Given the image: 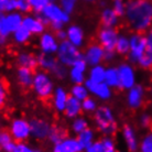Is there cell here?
Returning a JSON list of instances; mask_svg holds the SVG:
<instances>
[{
	"label": "cell",
	"mask_w": 152,
	"mask_h": 152,
	"mask_svg": "<svg viewBox=\"0 0 152 152\" xmlns=\"http://www.w3.org/2000/svg\"><path fill=\"white\" fill-rule=\"evenodd\" d=\"M100 6H102L103 8L106 7V1H104V0H102V1H100Z\"/></svg>",
	"instance_id": "9f6ffc18"
},
{
	"label": "cell",
	"mask_w": 152,
	"mask_h": 152,
	"mask_svg": "<svg viewBox=\"0 0 152 152\" xmlns=\"http://www.w3.org/2000/svg\"><path fill=\"white\" fill-rule=\"evenodd\" d=\"M7 100V87L2 80H0V107H2Z\"/></svg>",
	"instance_id": "c3c4849f"
},
{
	"label": "cell",
	"mask_w": 152,
	"mask_h": 152,
	"mask_svg": "<svg viewBox=\"0 0 152 152\" xmlns=\"http://www.w3.org/2000/svg\"><path fill=\"white\" fill-rule=\"evenodd\" d=\"M34 77V71L27 67H19L17 69V80L20 86L24 88H29L32 86Z\"/></svg>",
	"instance_id": "d4e9b609"
},
{
	"label": "cell",
	"mask_w": 152,
	"mask_h": 152,
	"mask_svg": "<svg viewBox=\"0 0 152 152\" xmlns=\"http://www.w3.org/2000/svg\"><path fill=\"white\" fill-rule=\"evenodd\" d=\"M117 52L115 50H105V57L104 61L107 63H113L117 58Z\"/></svg>",
	"instance_id": "681fc988"
},
{
	"label": "cell",
	"mask_w": 152,
	"mask_h": 152,
	"mask_svg": "<svg viewBox=\"0 0 152 152\" xmlns=\"http://www.w3.org/2000/svg\"><path fill=\"white\" fill-rule=\"evenodd\" d=\"M115 51L117 52L118 55L127 56L130 51V39L129 35L127 34H119L116 42Z\"/></svg>",
	"instance_id": "f1b7e54d"
},
{
	"label": "cell",
	"mask_w": 152,
	"mask_h": 152,
	"mask_svg": "<svg viewBox=\"0 0 152 152\" xmlns=\"http://www.w3.org/2000/svg\"><path fill=\"white\" fill-rule=\"evenodd\" d=\"M0 152H1V148H0Z\"/></svg>",
	"instance_id": "6125c7cd"
},
{
	"label": "cell",
	"mask_w": 152,
	"mask_h": 152,
	"mask_svg": "<svg viewBox=\"0 0 152 152\" xmlns=\"http://www.w3.org/2000/svg\"><path fill=\"white\" fill-rule=\"evenodd\" d=\"M84 149L75 137H66L53 145L52 152H83Z\"/></svg>",
	"instance_id": "ffe728a7"
},
{
	"label": "cell",
	"mask_w": 152,
	"mask_h": 152,
	"mask_svg": "<svg viewBox=\"0 0 152 152\" xmlns=\"http://www.w3.org/2000/svg\"><path fill=\"white\" fill-rule=\"evenodd\" d=\"M136 65H138L142 69H152V50L148 48V50L142 54L139 61Z\"/></svg>",
	"instance_id": "74e56055"
},
{
	"label": "cell",
	"mask_w": 152,
	"mask_h": 152,
	"mask_svg": "<svg viewBox=\"0 0 152 152\" xmlns=\"http://www.w3.org/2000/svg\"><path fill=\"white\" fill-rule=\"evenodd\" d=\"M12 152H42L40 149L34 148L32 145H28L26 142H17L15 149Z\"/></svg>",
	"instance_id": "ee69618b"
},
{
	"label": "cell",
	"mask_w": 152,
	"mask_h": 152,
	"mask_svg": "<svg viewBox=\"0 0 152 152\" xmlns=\"http://www.w3.org/2000/svg\"><path fill=\"white\" fill-rule=\"evenodd\" d=\"M145 40H147V44L150 50H152V27L145 32Z\"/></svg>",
	"instance_id": "f5cc1de1"
},
{
	"label": "cell",
	"mask_w": 152,
	"mask_h": 152,
	"mask_svg": "<svg viewBox=\"0 0 152 152\" xmlns=\"http://www.w3.org/2000/svg\"><path fill=\"white\" fill-rule=\"evenodd\" d=\"M69 98V91H66L64 87H62V86L55 87L53 94L51 96V103H52L54 110L60 113V114L64 113Z\"/></svg>",
	"instance_id": "d6986e66"
},
{
	"label": "cell",
	"mask_w": 152,
	"mask_h": 152,
	"mask_svg": "<svg viewBox=\"0 0 152 152\" xmlns=\"http://www.w3.org/2000/svg\"><path fill=\"white\" fill-rule=\"evenodd\" d=\"M50 74L53 76L54 78H56V80H65V78L69 76V67L61 64V63L58 62Z\"/></svg>",
	"instance_id": "f35d334b"
},
{
	"label": "cell",
	"mask_w": 152,
	"mask_h": 152,
	"mask_svg": "<svg viewBox=\"0 0 152 152\" xmlns=\"http://www.w3.org/2000/svg\"><path fill=\"white\" fill-rule=\"evenodd\" d=\"M100 141V150L99 152H117L116 141L113 136H104Z\"/></svg>",
	"instance_id": "d590c367"
},
{
	"label": "cell",
	"mask_w": 152,
	"mask_h": 152,
	"mask_svg": "<svg viewBox=\"0 0 152 152\" xmlns=\"http://www.w3.org/2000/svg\"><path fill=\"white\" fill-rule=\"evenodd\" d=\"M31 6V10L35 13H41V11L46 7V4H49L48 0H29Z\"/></svg>",
	"instance_id": "f6af8a7d"
},
{
	"label": "cell",
	"mask_w": 152,
	"mask_h": 152,
	"mask_svg": "<svg viewBox=\"0 0 152 152\" xmlns=\"http://www.w3.org/2000/svg\"><path fill=\"white\" fill-rule=\"evenodd\" d=\"M88 67L89 66L82 58L78 62H76L74 65H72L71 67H69V76L67 77L73 84H84L85 80H87L86 73H87Z\"/></svg>",
	"instance_id": "e0dca14e"
},
{
	"label": "cell",
	"mask_w": 152,
	"mask_h": 152,
	"mask_svg": "<svg viewBox=\"0 0 152 152\" xmlns=\"http://www.w3.org/2000/svg\"><path fill=\"white\" fill-rule=\"evenodd\" d=\"M77 140L80 141V145L83 147V149L87 148L88 145H91L93 142L96 141V132L94 129H91L88 127L87 129H85L80 133L77 134Z\"/></svg>",
	"instance_id": "4dcf8cb0"
},
{
	"label": "cell",
	"mask_w": 152,
	"mask_h": 152,
	"mask_svg": "<svg viewBox=\"0 0 152 152\" xmlns=\"http://www.w3.org/2000/svg\"><path fill=\"white\" fill-rule=\"evenodd\" d=\"M126 100H127V105H128L130 109H132V110L140 109L141 107L143 106L145 100V87L140 84L134 85L133 87L130 88L129 91H127Z\"/></svg>",
	"instance_id": "7c38bea8"
},
{
	"label": "cell",
	"mask_w": 152,
	"mask_h": 152,
	"mask_svg": "<svg viewBox=\"0 0 152 152\" xmlns=\"http://www.w3.org/2000/svg\"><path fill=\"white\" fill-rule=\"evenodd\" d=\"M150 93H151V95H152V84H151V86H150Z\"/></svg>",
	"instance_id": "91938a15"
},
{
	"label": "cell",
	"mask_w": 152,
	"mask_h": 152,
	"mask_svg": "<svg viewBox=\"0 0 152 152\" xmlns=\"http://www.w3.org/2000/svg\"><path fill=\"white\" fill-rule=\"evenodd\" d=\"M139 152H152V130L145 133L140 139Z\"/></svg>",
	"instance_id": "8d00e7d4"
},
{
	"label": "cell",
	"mask_w": 152,
	"mask_h": 152,
	"mask_svg": "<svg viewBox=\"0 0 152 152\" xmlns=\"http://www.w3.org/2000/svg\"><path fill=\"white\" fill-rule=\"evenodd\" d=\"M9 132L15 142H26L31 137L30 121L23 118H15L9 126Z\"/></svg>",
	"instance_id": "ba28073f"
},
{
	"label": "cell",
	"mask_w": 152,
	"mask_h": 152,
	"mask_svg": "<svg viewBox=\"0 0 152 152\" xmlns=\"http://www.w3.org/2000/svg\"><path fill=\"white\" fill-rule=\"evenodd\" d=\"M83 111V108H82V102L78 100V99L74 98L72 96H69V100H67V104H66V107H65V117L67 119H71L73 120L74 118L80 116Z\"/></svg>",
	"instance_id": "cb8c5ba5"
},
{
	"label": "cell",
	"mask_w": 152,
	"mask_h": 152,
	"mask_svg": "<svg viewBox=\"0 0 152 152\" xmlns=\"http://www.w3.org/2000/svg\"><path fill=\"white\" fill-rule=\"evenodd\" d=\"M77 2L78 0H58V4L69 15L75 10Z\"/></svg>",
	"instance_id": "bcb514c9"
},
{
	"label": "cell",
	"mask_w": 152,
	"mask_h": 152,
	"mask_svg": "<svg viewBox=\"0 0 152 152\" xmlns=\"http://www.w3.org/2000/svg\"><path fill=\"white\" fill-rule=\"evenodd\" d=\"M118 37H119V33L116 28L103 27L98 31L97 40L99 44L105 50H115Z\"/></svg>",
	"instance_id": "9a60e30c"
},
{
	"label": "cell",
	"mask_w": 152,
	"mask_h": 152,
	"mask_svg": "<svg viewBox=\"0 0 152 152\" xmlns=\"http://www.w3.org/2000/svg\"><path fill=\"white\" fill-rule=\"evenodd\" d=\"M0 11L4 13L17 11V0H0Z\"/></svg>",
	"instance_id": "60d3db41"
},
{
	"label": "cell",
	"mask_w": 152,
	"mask_h": 152,
	"mask_svg": "<svg viewBox=\"0 0 152 152\" xmlns=\"http://www.w3.org/2000/svg\"><path fill=\"white\" fill-rule=\"evenodd\" d=\"M60 45V41L56 38L55 33L45 31L41 35H39L38 46L40 50V53L55 55Z\"/></svg>",
	"instance_id": "9c48e42d"
},
{
	"label": "cell",
	"mask_w": 152,
	"mask_h": 152,
	"mask_svg": "<svg viewBox=\"0 0 152 152\" xmlns=\"http://www.w3.org/2000/svg\"><path fill=\"white\" fill-rule=\"evenodd\" d=\"M17 64L19 67H27L34 71L38 67V57L31 52L22 51L17 55Z\"/></svg>",
	"instance_id": "603a6c76"
},
{
	"label": "cell",
	"mask_w": 152,
	"mask_h": 152,
	"mask_svg": "<svg viewBox=\"0 0 152 152\" xmlns=\"http://www.w3.org/2000/svg\"><path fill=\"white\" fill-rule=\"evenodd\" d=\"M105 73H106V67L103 64L91 66L87 71V78L96 83H102L105 80Z\"/></svg>",
	"instance_id": "f546056e"
},
{
	"label": "cell",
	"mask_w": 152,
	"mask_h": 152,
	"mask_svg": "<svg viewBox=\"0 0 152 152\" xmlns=\"http://www.w3.org/2000/svg\"><path fill=\"white\" fill-rule=\"evenodd\" d=\"M119 80H120V89L129 91L130 88L137 85V72L133 64L130 62L120 63L118 65Z\"/></svg>",
	"instance_id": "52a82bcc"
},
{
	"label": "cell",
	"mask_w": 152,
	"mask_h": 152,
	"mask_svg": "<svg viewBox=\"0 0 152 152\" xmlns=\"http://www.w3.org/2000/svg\"><path fill=\"white\" fill-rule=\"evenodd\" d=\"M84 1H86V2H93V1H95V0H84Z\"/></svg>",
	"instance_id": "680465c9"
},
{
	"label": "cell",
	"mask_w": 152,
	"mask_h": 152,
	"mask_svg": "<svg viewBox=\"0 0 152 152\" xmlns=\"http://www.w3.org/2000/svg\"><path fill=\"white\" fill-rule=\"evenodd\" d=\"M38 57V66L41 69L45 71V72L51 73L52 69L55 67V65L58 63L56 56L54 55H50V54H44L40 53L39 55H37Z\"/></svg>",
	"instance_id": "484cf974"
},
{
	"label": "cell",
	"mask_w": 152,
	"mask_h": 152,
	"mask_svg": "<svg viewBox=\"0 0 152 152\" xmlns=\"http://www.w3.org/2000/svg\"><path fill=\"white\" fill-rule=\"evenodd\" d=\"M48 1H49V2H57L58 0H48Z\"/></svg>",
	"instance_id": "6f0895ef"
},
{
	"label": "cell",
	"mask_w": 152,
	"mask_h": 152,
	"mask_svg": "<svg viewBox=\"0 0 152 152\" xmlns=\"http://www.w3.org/2000/svg\"><path fill=\"white\" fill-rule=\"evenodd\" d=\"M99 150H100V141L96 140L91 145H88L87 148L84 149L83 152H99Z\"/></svg>",
	"instance_id": "f907efd6"
},
{
	"label": "cell",
	"mask_w": 152,
	"mask_h": 152,
	"mask_svg": "<svg viewBox=\"0 0 152 152\" xmlns=\"http://www.w3.org/2000/svg\"><path fill=\"white\" fill-rule=\"evenodd\" d=\"M39 15L45 24H50L54 32L64 29V26L71 20V15L56 2H49L41 13H39Z\"/></svg>",
	"instance_id": "7a4b0ae2"
},
{
	"label": "cell",
	"mask_w": 152,
	"mask_h": 152,
	"mask_svg": "<svg viewBox=\"0 0 152 152\" xmlns=\"http://www.w3.org/2000/svg\"><path fill=\"white\" fill-rule=\"evenodd\" d=\"M66 34L67 38L66 40L71 42L73 45L77 46V48H82L85 43V33L82 27L77 26V24H71L66 28Z\"/></svg>",
	"instance_id": "44dd1931"
},
{
	"label": "cell",
	"mask_w": 152,
	"mask_h": 152,
	"mask_svg": "<svg viewBox=\"0 0 152 152\" xmlns=\"http://www.w3.org/2000/svg\"><path fill=\"white\" fill-rule=\"evenodd\" d=\"M139 126L143 129H149L152 127V116L149 113H142L138 118Z\"/></svg>",
	"instance_id": "7bdbcfd3"
},
{
	"label": "cell",
	"mask_w": 152,
	"mask_h": 152,
	"mask_svg": "<svg viewBox=\"0 0 152 152\" xmlns=\"http://www.w3.org/2000/svg\"><path fill=\"white\" fill-rule=\"evenodd\" d=\"M104 82L110 88H120V80H119V73L118 69L115 66H108L106 67L105 73V80Z\"/></svg>",
	"instance_id": "4316f807"
},
{
	"label": "cell",
	"mask_w": 152,
	"mask_h": 152,
	"mask_svg": "<svg viewBox=\"0 0 152 152\" xmlns=\"http://www.w3.org/2000/svg\"><path fill=\"white\" fill-rule=\"evenodd\" d=\"M17 11L22 15H28L30 11H32L29 0H17Z\"/></svg>",
	"instance_id": "7dc6e473"
},
{
	"label": "cell",
	"mask_w": 152,
	"mask_h": 152,
	"mask_svg": "<svg viewBox=\"0 0 152 152\" xmlns=\"http://www.w3.org/2000/svg\"><path fill=\"white\" fill-rule=\"evenodd\" d=\"M31 137L37 140L48 139L50 131L52 129V125L46 119L43 118H33L30 121Z\"/></svg>",
	"instance_id": "4fadbf2b"
},
{
	"label": "cell",
	"mask_w": 152,
	"mask_h": 152,
	"mask_svg": "<svg viewBox=\"0 0 152 152\" xmlns=\"http://www.w3.org/2000/svg\"><path fill=\"white\" fill-rule=\"evenodd\" d=\"M23 21V15L20 13L19 11H13L6 13L2 29L0 31V34L6 35L9 38V35H11L15 30H18L22 26Z\"/></svg>",
	"instance_id": "5bb4252c"
},
{
	"label": "cell",
	"mask_w": 152,
	"mask_h": 152,
	"mask_svg": "<svg viewBox=\"0 0 152 152\" xmlns=\"http://www.w3.org/2000/svg\"><path fill=\"white\" fill-rule=\"evenodd\" d=\"M105 57V49L97 43H91L85 49L83 53V60L86 62V64L91 66L102 64Z\"/></svg>",
	"instance_id": "8fae6325"
},
{
	"label": "cell",
	"mask_w": 152,
	"mask_h": 152,
	"mask_svg": "<svg viewBox=\"0 0 152 152\" xmlns=\"http://www.w3.org/2000/svg\"><path fill=\"white\" fill-rule=\"evenodd\" d=\"M94 122L97 130L104 136H113L117 132L118 124L114 111L107 105H100L94 113Z\"/></svg>",
	"instance_id": "3957f363"
},
{
	"label": "cell",
	"mask_w": 152,
	"mask_h": 152,
	"mask_svg": "<svg viewBox=\"0 0 152 152\" xmlns=\"http://www.w3.org/2000/svg\"><path fill=\"white\" fill-rule=\"evenodd\" d=\"M121 137L124 140L126 148L129 152L139 151V138H138L137 131L134 130L132 126L126 125L121 130Z\"/></svg>",
	"instance_id": "ac0fdd59"
},
{
	"label": "cell",
	"mask_w": 152,
	"mask_h": 152,
	"mask_svg": "<svg viewBox=\"0 0 152 152\" xmlns=\"http://www.w3.org/2000/svg\"><path fill=\"white\" fill-rule=\"evenodd\" d=\"M88 127H89V121L87 118L83 117V116L74 118L71 124V130L74 134H78L85 129H87Z\"/></svg>",
	"instance_id": "e575fe53"
},
{
	"label": "cell",
	"mask_w": 152,
	"mask_h": 152,
	"mask_svg": "<svg viewBox=\"0 0 152 152\" xmlns=\"http://www.w3.org/2000/svg\"><path fill=\"white\" fill-rule=\"evenodd\" d=\"M8 42V37L0 34V48H4Z\"/></svg>",
	"instance_id": "db71d44e"
},
{
	"label": "cell",
	"mask_w": 152,
	"mask_h": 152,
	"mask_svg": "<svg viewBox=\"0 0 152 152\" xmlns=\"http://www.w3.org/2000/svg\"><path fill=\"white\" fill-rule=\"evenodd\" d=\"M22 26L32 35H41L45 32L46 24L39 15H23Z\"/></svg>",
	"instance_id": "2e32d148"
},
{
	"label": "cell",
	"mask_w": 152,
	"mask_h": 152,
	"mask_svg": "<svg viewBox=\"0 0 152 152\" xmlns=\"http://www.w3.org/2000/svg\"><path fill=\"white\" fill-rule=\"evenodd\" d=\"M66 137H67V131H66L65 128H63L61 126H52V129L50 131L48 139L53 145H56V143L61 142Z\"/></svg>",
	"instance_id": "836d02e7"
},
{
	"label": "cell",
	"mask_w": 152,
	"mask_h": 152,
	"mask_svg": "<svg viewBox=\"0 0 152 152\" xmlns=\"http://www.w3.org/2000/svg\"><path fill=\"white\" fill-rule=\"evenodd\" d=\"M120 18L111 7H105L100 12V22L103 27L117 28L120 23Z\"/></svg>",
	"instance_id": "7402d4cb"
},
{
	"label": "cell",
	"mask_w": 152,
	"mask_h": 152,
	"mask_svg": "<svg viewBox=\"0 0 152 152\" xmlns=\"http://www.w3.org/2000/svg\"><path fill=\"white\" fill-rule=\"evenodd\" d=\"M17 142L13 140L11 133L7 130H0V148L4 152H12Z\"/></svg>",
	"instance_id": "83f0119b"
},
{
	"label": "cell",
	"mask_w": 152,
	"mask_h": 152,
	"mask_svg": "<svg viewBox=\"0 0 152 152\" xmlns=\"http://www.w3.org/2000/svg\"><path fill=\"white\" fill-rule=\"evenodd\" d=\"M127 7V1L126 0H113L111 1V8L114 9L116 13L119 17H124Z\"/></svg>",
	"instance_id": "b9f144b4"
},
{
	"label": "cell",
	"mask_w": 152,
	"mask_h": 152,
	"mask_svg": "<svg viewBox=\"0 0 152 152\" xmlns=\"http://www.w3.org/2000/svg\"><path fill=\"white\" fill-rule=\"evenodd\" d=\"M85 85L87 87L89 94H91L94 98H97L98 100H102V102H107L113 96V88H110L108 85H107L105 82H102V83H96V82H93L91 80H85Z\"/></svg>",
	"instance_id": "30bf717a"
},
{
	"label": "cell",
	"mask_w": 152,
	"mask_h": 152,
	"mask_svg": "<svg viewBox=\"0 0 152 152\" xmlns=\"http://www.w3.org/2000/svg\"><path fill=\"white\" fill-rule=\"evenodd\" d=\"M89 91L85 84H73V86L69 89V96L83 102L84 99L89 97Z\"/></svg>",
	"instance_id": "1f68e13d"
},
{
	"label": "cell",
	"mask_w": 152,
	"mask_h": 152,
	"mask_svg": "<svg viewBox=\"0 0 152 152\" xmlns=\"http://www.w3.org/2000/svg\"><path fill=\"white\" fill-rule=\"evenodd\" d=\"M55 35H56V38L58 39V41L62 42V41H65L66 38H67V34H66V29H62V30H58L55 32Z\"/></svg>",
	"instance_id": "816d5d0a"
},
{
	"label": "cell",
	"mask_w": 152,
	"mask_h": 152,
	"mask_svg": "<svg viewBox=\"0 0 152 152\" xmlns=\"http://www.w3.org/2000/svg\"><path fill=\"white\" fill-rule=\"evenodd\" d=\"M31 88L40 99L46 100V99L51 98V96L55 89L53 76L49 72H45L43 69L34 72V77H33Z\"/></svg>",
	"instance_id": "277c9868"
},
{
	"label": "cell",
	"mask_w": 152,
	"mask_h": 152,
	"mask_svg": "<svg viewBox=\"0 0 152 152\" xmlns=\"http://www.w3.org/2000/svg\"><path fill=\"white\" fill-rule=\"evenodd\" d=\"M130 39V51L127 57L128 61L131 64H137L139 58L142 56V54L148 50V44L145 40V35L143 33L133 32L129 35Z\"/></svg>",
	"instance_id": "8992f818"
},
{
	"label": "cell",
	"mask_w": 152,
	"mask_h": 152,
	"mask_svg": "<svg viewBox=\"0 0 152 152\" xmlns=\"http://www.w3.org/2000/svg\"><path fill=\"white\" fill-rule=\"evenodd\" d=\"M117 152H125V151H118V150H117Z\"/></svg>",
	"instance_id": "94428289"
},
{
	"label": "cell",
	"mask_w": 152,
	"mask_h": 152,
	"mask_svg": "<svg viewBox=\"0 0 152 152\" xmlns=\"http://www.w3.org/2000/svg\"><path fill=\"white\" fill-rule=\"evenodd\" d=\"M4 17H6V13L0 11V31H1V29H2V26H4Z\"/></svg>",
	"instance_id": "11a10c76"
},
{
	"label": "cell",
	"mask_w": 152,
	"mask_h": 152,
	"mask_svg": "<svg viewBox=\"0 0 152 152\" xmlns=\"http://www.w3.org/2000/svg\"><path fill=\"white\" fill-rule=\"evenodd\" d=\"M11 35L13 42L15 44H19V45L27 44L28 42L31 40V37H32V34L23 26H21L18 30H15Z\"/></svg>",
	"instance_id": "d6a6232c"
},
{
	"label": "cell",
	"mask_w": 152,
	"mask_h": 152,
	"mask_svg": "<svg viewBox=\"0 0 152 152\" xmlns=\"http://www.w3.org/2000/svg\"><path fill=\"white\" fill-rule=\"evenodd\" d=\"M55 56L61 64L71 67L76 62L83 58V53L80 52V48L73 45L71 42L65 40V41L60 42V45H58Z\"/></svg>",
	"instance_id": "5b68a950"
},
{
	"label": "cell",
	"mask_w": 152,
	"mask_h": 152,
	"mask_svg": "<svg viewBox=\"0 0 152 152\" xmlns=\"http://www.w3.org/2000/svg\"><path fill=\"white\" fill-rule=\"evenodd\" d=\"M124 17L133 32L145 33L152 27V0H128Z\"/></svg>",
	"instance_id": "6da1fadb"
},
{
	"label": "cell",
	"mask_w": 152,
	"mask_h": 152,
	"mask_svg": "<svg viewBox=\"0 0 152 152\" xmlns=\"http://www.w3.org/2000/svg\"><path fill=\"white\" fill-rule=\"evenodd\" d=\"M82 108H83L84 113H86V114H94L96 109L98 108V103L94 97L89 96L82 102Z\"/></svg>",
	"instance_id": "ab89813d"
}]
</instances>
